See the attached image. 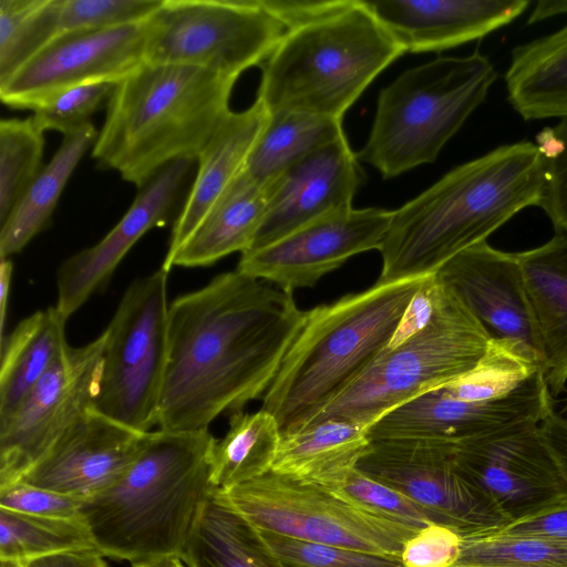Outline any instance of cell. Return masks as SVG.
<instances>
[{
  "label": "cell",
  "mask_w": 567,
  "mask_h": 567,
  "mask_svg": "<svg viewBox=\"0 0 567 567\" xmlns=\"http://www.w3.org/2000/svg\"><path fill=\"white\" fill-rule=\"evenodd\" d=\"M44 131L33 117L0 121V225L41 171Z\"/></svg>",
  "instance_id": "35"
},
{
  "label": "cell",
  "mask_w": 567,
  "mask_h": 567,
  "mask_svg": "<svg viewBox=\"0 0 567 567\" xmlns=\"http://www.w3.org/2000/svg\"><path fill=\"white\" fill-rule=\"evenodd\" d=\"M404 53L364 0H346L286 30L260 65L256 100L268 113L342 120L371 82Z\"/></svg>",
  "instance_id": "6"
},
{
  "label": "cell",
  "mask_w": 567,
  "mask_h": 567,
  "mask_svg": "<svg viewBox=\"0 0 567 567\" xmlns=\"http://www.w3.org/2000/svg\"><path fill=\"white\" fill-rule=\"evenodd\" d=\"M56 37L54 0H0V84Z\"/></svg>",
  "instance_id": "34"
},
{
  "label": "cell",
  "mask_w": 567,
  "mask_h": 567,
  "mask_svg": "<svg viewBox=\"0 0 567 567\" xmlns=\"http://www.w3.org/2000/svg\"><path fill=\"white\" fill-rule=\"evenodd\" d=\"M542 435L559 468L567 494V420L553 410L539 424Z\"/></svg>",
  "instance_id": "47"
},
{
  "label": "cell",
  "mask_w": 567,
  "mask_h": 567,
  "mask_svg": "<svg viewBox=\"0 0 567 567\" xmlns=\"http://www.w3.org/2000/svg\"><path fill=\"white\" fill-rule=\"evenodd\" d=\"M457 445L371 441L357 468L434 513L462 538L496 534L511 522L454 466Z\"/></svg>",
  "instance_id": "13"
},
{
  "label": "cell",
  "mask_w": 567,
  "mask_h": 567,
  "mask_svg": "<svg viewBox=\"0 0 567 567\" xmlns=\"http://www.w3.org/2000/svg\"><path fill=\"white\" fill-rule=\"evenodd\" d=\"M105 346L104 332L92 342L66 347L0 424V487L18 482L97 398Z\"/></svg>",
  "instance_id": "12"
},
{
  "label": "cell",
  "mask_w": 567,
  "mask_h": 567,
  "mask_svg": "<svg viewBox=\"0 0 567 567\" xmlns=\"http://www.w3.org/2000/svg\"><path fill=\"white\" fill-rule=\"evenodd\" d=\"M493 535L543 536L567 539V503L537 515L512 522Z\"/></svg>",
  "instance_id": "45"
},
{
  "label": "cell",
  "mask_w": 567,
  "mask_h": 567,
  "mask_svg": "<svg viewBox=\"0 0 567 567\" xmlns=\"http://www.w3.org/2000/svg\"><path fill=\"white\" fill-rule=\"evenodd\" d=\"M560 14H567V1H539L529 14L527 23H536Z\"/></svg>",
  "instance_id": "50"
},
{
  "label": "cell",
  "mask_w": 567,
  "mask_h": 567,
  "mask_svg": "<svg viewBox=\"0 0 567 567\" xmlns=\"http://www.w3.org/2000/svg\"><path fill=\"white\" fill-rule=\"evenodd\" d=\"M208 432L151 431L128 468L83 502L81 516L96 548L116 560L182 555L213 489Z\"/></svg>",
  "instance_id": "4"
},
{
  "label": "cell",
  "mask_w": 567,
  "mask_h": 567,
  "mask_svg": "<svg viewBox=\"0 0 567 567\" xmlns=\"http://www.w3.org/2000/svg\"><path fill=\"white\" fill-rule=\"evenodd\" d=\"M561 415L567 420V403H566V405L563 409Z\"/></svg>",
  "instance_id": "53"
},
{
  "label": "cell",
  "mask_w": 567,
  "mask_h": 567,
  "mask_svg": "<svg viewBox=\"0 0 567 567\" xmlns=\"http://www.w3.org/2000/svg\"><path fill=\"white\" fill-rule=\"evenodd\" d=\"M261 535L284 567H405L396 556L313 544L269 532Z\"/></svg>",
  "instance_id": "39"
},
{
  "label": "cell",
  "mask_w": 567,
  "mask_h": 567,
  "mask_svg": "<svg viewBox=\"0 0 567 567\" xmlns=\"http://www.w3.org/2000/svg\"><path fill=\"white\" fill-rule=\"evenodd\" d=\"M367 7L405 52H437L511 23L527 0H381Z\"/></svg>",
  "instance_id": "22"
},
{
  "label": "cell",
  "mask_w": 567,
  "mask_h": 567,
  "mask_svg": "<svg viewBox=\"0 0 567 567\" xmlns=\"http://www.w3.org/2000/svg\"><path fill=\"white\" fill-rule=\"evenodd\" d=\"M426 277L375 282L306 311L262 396L281 434L308 425L386 349Z\"/></svg>",
  "instance_id": "5"
},
{
  "label": "cell",
  "mask_w": 567,
  "mask_h": 567,
  "mask_svg": "<svg viewBox=\"0 0 567 567\" xmlns=\"http://www.w3.org/2000/svg\"><path fill=\"white\" fill-rule=\"evenodd\" d=\"M83 501L23 482L0 487V508L23 514L81 518Z\"/></svg>",
  "instance_id": "42"
},
{
  "label": "cell",
  "mask_w": 567,
  "mask_h": 567,
  "mask_svg": "<svg viewBox=\"0 0 567 567\" xmlns=\"http://www.w3.org/2000/svg\"><path fill=\"white\" fill-rule=\"evenodd\" d=\"M84 549L97 548L82 517H44L0 508V559L24 564Z\"/></svg>",
  "instance_id": "33"
},
{
  "label": "cell",
  "mask_w": 567,
  "mask_h": 567,
  "mask_svg": "<svg viewBox=\"0 0 567 567\" xmlns=\"http://www.w3.org/2000/svg\"><path fill=\"white\" fill-rule=\"evenodd\" d=\"M543 351V375L551 396L567 384V235L516 254Z\"/></svg>",
  "instance_id": "24"
},
{
  "label": "cell",
  "mask_w": 567,
  "mask_h": 567,
  "mask_svg": "<svg viewBox=\"0 0 567 567\" xmlns=\"http://www.w3.org/2000/svg\"><path fill=\"white\" fill-rule=\"evenodd\" d=\"M293 293L238 270L169 303L158 430L208 431L262 399L303 324Z\"/></svg>",
  "instance_id": "1"
},
{
  "label": "cell",
  "mask_w": 567,
  "mask_h": 567,
  "mask_svg": "<svg viewBox=\"0 0 567 567\" xmlns=\"http://www.w3.org/2000/svg\"><path fill=\"white\" fill-rule=\"evenodd\" d=\"M236 81L196 66L145 62L116 83L92 157L138 188L173 162L197 159L231 112Z\"/></svg>",
  "instance_id": "3"
},
{
  "label": "cell",
  "mask_w": 567,
  "mask_h": 567,
  "mask_svg": "<svg viewBox=\"0 0 567 567\" xmlns=\"http://www.w3.org/2000/svg\"><path fill=\"white\" fill-rule=\"evenodd\" d=\"M553 396L539 370L508 395L464 401L440 386L391 410L368 429L370 441H419L458 445L473 437L523 422H542Z\"/></svg>",
  "instance_id": "16"
},
{
  "label": "cell",
  "mask_w": 567,
  "mask_h": 567,
  "mask_svg": "<svg viewBox=\"0 0 567 567\" xmlns=\"http://www.w3.org/2000/svg\"><path fill=\"white\" fill-rule=\"evenodd\" d=\"M13 265L9 258H1L0 262V332L1 343L4 340V324L9 303Z\"/></svg>",
  "instance_id": "49"
},
{
  "label": "cell",
  "mask_w": 567,
  "mask_h": 567,
  "mask_svg": "<svg viewBox=\"0 0 567 567\" xmlns=\"http://www.w3.org/2000/svg\"><path fill=\"white\" fill-rule=\"evenodd\" d=\"M444 288L430 322L402 344L380 353L309 424L346 420L370 426L396 406L449 383L480 362L489 338L460 299Z\"/></svg>",
  "instance_id": "8"
},
{
  "label": "cell",
  "mask_w": 567,
  "mask_h": 567,
  "mask_svg": "<svg viewBox=\"0 0 567 567\" xmlns=\"http://www.w3.org/2000/svg\"><path fill=\"white\" fill-rule=\"evenodd\" d=\"M346 0H258L260 7L277 18L286 29L336 10Z\"/></svg>",
  "instance_id": "46"
},
{
  "label": "cell",
  "mask_w": 567,
  "mask_h": 567,
  "mask_svg": "<svg viewBox=\"0 0 567 567\" xmlns=\"http://www.w3.org/2000/svg\"><path fill=\"white\" fill-rule=\"evenodd\" d=\"M545 182L535 143L498 146L445 174L393 216L379 249L378 284L433 275L522 209L538 206Z\"/></svg>",
  "instance_id": "2"
},
{
  "label": "cell",
  "mask_w": 567,
  "mask_h": 567,
  "mask_svg": "<svg viewBox=\"0 0 567 567\" xmlns=\"http://www.w3.org/2000/svg\"><path fill=\"white\" fill-rule=\"evenodd\" d=\"M346 136L309 154L268 185V203L250 248L271 245L326 216L352 208L363 182Z\"/></svg>",
  "instance_id": "20"
},
{
  "label": "cell",
  "mask_w": 567,
  "mask_h": 567,
  "mask_svg": "<svg viewBox=\"0 0 567 567\" xmlns=\"http://www.w3.org/2000/svg\"><path fill=\"white\" fill-rule=\"evenodd\" d=\"M0 567H24L23 563L17 560L0 559Z\"/></svg>",
  "instance_id": "52"
},
{
  "label": "cell",
  "mask_w": 567,
  "mask_h": 567,
  "mask_svg": "<svg viewBox=\"0 0 567 567\" xmlns=\"http://www.w3.org/2000/svg\"><path fill=\"white\" fill-rule=\"evenodd\" d=\"M545 172L540 207L556 231L567 235V118L546 126L536 135Z\"/></svg>",
  "instance_id": "40"
},
{
  "label": "cell",
  "mask_w": 567,
  "mask_h": 567,
  "mask_svg": "<svg viewBox=\"0 0 567 567\" xmlns=\"http://www.w3.org/2000/svg\"><path fill=\"white\" fill-rule=\"evenodd\" d=\"M540 422L523 421L460 443L458 474L494 502L512 522L567 503L556 461Z\"/></svg>",
  "instance_id": "14"
},
{
  "label": "cell",
  "mask_w": 567,
  "mask_h": 567,
  "mask_svg": "<svg viewBox=\"0 0 567 567\" xmlns=\"http://www.w3.org/2000/svg\"><path fill=\"white\" fill-rule=\"evenodd\" d=\"M280 439L279 424L269 412L231 414L227 433L215 439L209 451L212 488L228 491L269 473Z\"/></svg>",
  "instance_id": "32"
},
{
  "label": "cell",
  "mask_w": 567,
  "mask_h": 567,
  "mask_svg": "<svg viewBox=\"0 0 567 567\" xmlns=\"http://www.w3.org/2000/svg\"><path fill=\"white\" fill-rule=\"evenodd\" d=\"M342 136V120L289 111L269 113L243 171L255 182L269 185L289 167Z\"/></svg>",
  "instance_id": "31"
},
{
  "label": "cell",
  "mask_w": 567,
  "mask_h": 567,
  "mask_svg": "<svg viewBox=\"0 0 567 567\" xmlns=\"http://www.w3.org/2000/svg\"><path fill=\"white\" fill-rule=\"evenodd\" d=\"M163 0H54L58 37L147 21Z\"/></svg>",
  "instance_id": "37"
},
{
  "label": "cell",
  "mask_w": 567,
  "mask_h": 567,
  "mask_svg": "<svg viewBox=\"0 0 567 567\" xmlns=\"http://www.w3.org/2000/svg\"><path fill=\"white\" fill-rule=\"evenodd\" d=\"M393 212L350 208L310 223L258 250L244 252L237 269L293 292L311 288L349 258L380 249Z\"/></svg>",
  "instance_id": "17"
},
{
  "label": "cell",
  "mask_w": 567,
  "mask_h": 567,
  "mask_svg": "<svg viewBox=\"0 0 567 567\" xmlns=\"http://www.w3.org/2000/svg\"><path fill=\"white\" fill-rule=\"evenodd\" d=\"M148 434L92 406L19 481L84 502L109 487L128 468Z\"/></svg>",
  "instance_id": "19"
},
{
  "label": "cell",
  "mask_w": 567,
  "mask_h": 567,
  "mask_svg": "<svg viewBox=\"0 0 567 567\" xmlns=\"http://www.w3.org/2000/svg\"><path fill=\"white\" fill-rule=\"evenodd\" d=\"M368 429L357 422L323 420L282 433L271 472L332 491L368 451Z\"/></svg>",
  "instance_id": "25"
},
{
  "label": "cell",
  "mask_w": 567,
  "mask_h": 567,
  "mask_svg": "<svg viewBox=\"0 0 567 567\" xmlns=\"http://www.w3.org/2000/svg\"><path fill=\"white\" fill-rule=\"evenodd\" d=\"M220 492L260 532L313 544L400 557L419 530L271 471Z\"/></svg>",
  "instance_id": "10"
},
{
  "label": "cell",
  "mask_w": 567,
  "mask_h": 567,
  "mask_svg": "<svg viewBox=\"0 0 567 567\" xmlns=\"http://www.w3.org/2000/svg\"><path fill=\"white\" fill-rule=\"evenodd\" d=\"M269 113L257 100L231 111L209 138L197 162L198 171L176 218L163 265L167 264L219 197L241 172Z\"/></svg>",
  "instance_id": "23"
},
{
  "label": "cell",
  "mask_w": 567,
  "mask_h": 567,
  "mask_svg": "<svg viewBox=\"0 0 567 567\" xmlns=\"http://www.w3.org/2000/svg\"><path fill=\"white\" fill-rule=\"evenodd\" d=\"M331 492L361 508L419 529L431 524L443 525L431 511L358 468Z\"/></svg>",
  "instance_id": "38"
},
{
  "label": "cell",
  "mask_w": 567,
  "mask_h": 567,
  "mask_svg": "<svg viewBox=\"0 0 567 567\" xmlns=\"http://www.w3.org/2000/svg\"><path fill=\"white\" fill-rule=\"evenodd\" d=\"M464 567H467V566H464Z\"/></svg>",
  "instance_id": "55"
},
{
  "label": "cell",
  "mask_w": 567,
  "mask_h": 567,
  "mask_svg": "<svg viewBox=\"0 0 567 567\" xmlns=\"http://www.w3.org/2000/svg\"><path fill=\"white\" fill-rule=\"evenodd\" d=\"M455 565L467 567H567V539L543 536L462 538Z\"/></svg>",
  "instance_id": "36"
},
{
  "label": "cell",
  "mask_w": 567,
  "mask_h": 567,
  "mask_svg": "<svg viewBox=\"0 0 567 567\" xmlns=\"http://www.w3.org/2000/svg\"><path fill=\"white\" fill-rule=\"evenodd\" d=\"M187 567H284L261 532L212 489L181 555Z\"/></svg>",
  "instance_id": "27"
},
{
  "label": "cell",
  "mask_w": 567,
  "mask_h": 567,
  "mask_svg": "<svg viewBox=\"0 0 567 567\" xmlns=\"http://www.w3.org/2000/svg\"><path fill=\"white\" fill-rule=\"evenodd\" d=\"M286 30L258 0H163L147 20L145 62L238 79L269 58Z\"/></svg>",
  "instance_id": "11"
},
{
  "label": "cell",
  "mask_w": 567,
  "mask_h": 567,
  "mask_svg": "<svg viewBox=\"0 0 567 567\" xmlns=\"http://www.w3.org/2000/svg\"><path fill=\"white\" fill-rule=\"evenodd\" d=\"M444 291L435 274L427 276L408 305L386 349L396 348L422 330L435 313Z\"/></svg>",
  "instance_id": "44"
},
{
  "label": "cell",
  "mask_w": 567,
  "mask_h": 567,
  "mask_svg": "<svg viewBox=\"0 0 567 567\" xmlns=\"http://www.w3.org/2000/svg\"><path fill=\"white\" fill-rule=\"evenodd\" d=\"M146 31L147 21L61 34L0 84V99L8 107L33 111L75 86L118 83L145 63Z\"/></svg>",
  "instance_id": "15"
},
{
  "label": "cell",
  "mask_w": 567,
  "mask_h": 567,
  "mask_svg": "<svg viewBox=\"0 0 567 567\" xmlns=\"http://www.w3.org/2000/svg\"><path fill=\"white\" fill-rule=\"evenodd\" d=\"M168 272L135 279L104 331L103 368L94 408L130 427L151 432L168 354Z\"/></svg>",
  "instance_id": "9"
},
{
  "label": "cell",
  "mask_w": 567,
  "mask_h": 567,
  "mask_svg": "<svg viewBox=\"0 0 567 567\" xmlns=\"http://www.w3.org/2000/svg\"><path fill=\"white\" fill-rule=\"evenodd\" d=\"M452 567H464V566L454 565V566H452Z\"/></svg>",
  "instance_id": "54"
},
{
  "label": "cell",
  "mask_w": 567,
  "mask_h": 567,
  "mask_svg": "<svg viewBox=\"0 0 567 567\" xmlns=\"http://www.w3.org/2000/svg\"><path fill=\"white\" fill-rule=\"evenodd\" d=\"M65 321L55 306L49 307L23 319L2 341L0 424L12 416L68 347Z\"/></svg>",
  "instance_id": "29"
},
{
  "label": "cell",
  "mask_w": 567,
  "mask_h": 567,
  "mask_svg": "<svg viewBox=\"0 0 567 567\" xmlns=\"http://www.w3.org/2000/svg\"><path fill=\"white\" fill-rule=\"evenodd\" d=\"M462 536L450 527L431 524L419 529L403 546L405 567H452L461 555Z\"/></svg>",
  "instance_id": "43"
},
{
  "label": "cell",
  "mask_w": 567,
  "mask_h": 567,
  "mask_svg": "<svg viewBox=\"0 0 567 567\" xmlns=\"http://www.w3.org/2000/svg\"><path fill=\"white\" fill-rule=\"evenodd\" d=\"M268 195V185L255 182L241 169L162 268L169 272L174 266H209L233 252H246L265 216Z\"/></svg>",
  "instance_id": "26"
},
{
  "label": "cell",
  "mask_w": 567,
  "mask_h": 567,
  "mask_svg": "<svg viewBox=\"0 0 567 567\" xmlns=\"http://www.w3.org/2000/svg\"><path fill=\"white\" fill-rule=\"evenodd\" d=\"M115 85L97 82L65 90L34 109L32 117L43 131L72 133L91 123V116L107 103Z\"/></svg>",
  "instance_id": "41"
},
{
  "label": "cell",
  "mask_w": 567,
  "mask_h": 567,
  "mask_svg": "<svg viewBox=\"0 0 567 567\" xmlns=\"http://www.w3.org/2000/svg\"><path fill=\"white\" fill-rule=\"evenodd\" d=\"M505 84L509 104L524 120H566L567 23L516 47Z\"/></svg>",
  "instance_id": "28"
},
{
  "label": "cell",
  "mask_w": 567,
  "mask_h": 567,
  "mask_svg": "<svg viewBox=\"0 0 567 567\" xmlns=\"http://www.w3.org/2000/svg\"><path fill=\"white\" fill-rule=\"evenodd\" d=\"M131 567H187L179 555H165L131 563Z\"/></svg>",
  "instance_id": "51"
},
{
  "label": "cell",
  "mask_w": 567,
  "mask_h": 567,
  "mask_svg": "<svg viewBox=\"0 0 567 567\" xmlns=\"http://www.w3.org/2000/svg\"><path fill=\"white\" fill-rule=\"evenodd\" d=\"M24 567H110L105 556L97 549L59 553L32 559Z\"/></svg>",
  "instance_id": "48"
},
{
  "label": "cell",
  "mask_w": 567,
  "mask_h": 567,
  "mask_svg": "<svg viewBox=\"0 0 567 567\" xmlns=\"http://www.w3.org/2000/svg\"><path fill=\"white\" fill-rule=\"evenodd\" d=\"M97 131L92 123L63 135L53 157L28 186L0 225V257L20 252L50 223L55 206L76 166L93 147Z\"/></svg>",
  "instance_id": "30"
},
{
  "label": "cell",
  "mask_w": 567,
  "mask_h": 567,
  "mask_svg": "<svg viewBox=\"0 0 567 567\" xmlns=\"http://www.w3.org/2000/svg\"><path fill=\"white\" fill-rule=\"evenodd\" d=\"M497 79L489 59L439 56L383 87L359 161L392 178L435 162L443 146L485 101Z\"/></svg>",
  "instance_id": "7"
},
{
  "label": "cell",
  "mask_w": 567,
  "mask_h": 567,
  "mask_svg": "<svg viewBox=\"0 0 567 567\" xmlns=\"http://www.w3.org/2000/svg\"><path fill=\"white\" fill-rule=\"evenodd\" d=\"M435 276L480 322L489 340L512 347L543 369L539 334L516 254L482 241L449 259Z\"/></svg>",
  "instance_id": "18"
},
{
  "label": "cell",
  "mask_w": 567,
  "mask_h": 567,
  "mask_svg": "<svg viewBox=\"0 0 567 567\" xmlns=\"http://www.w3.org/2000/svg\"><path fill=\"white\" fill-rule=\"evenodd\" d=\"M192 161H176L140 188L117 224L94 246L64 260L56 274V309L68 320L110 279L130 249L165 224Z\"/></svg>",
  "instance_id": "21"
}]
</instances>
